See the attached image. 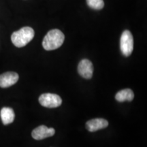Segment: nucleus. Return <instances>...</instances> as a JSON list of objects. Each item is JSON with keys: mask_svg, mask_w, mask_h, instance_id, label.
<instances>
[{"mask_svg": "<svg viewBox=\"0 0 147 147\" xmlns=\"http://www.w3.org/2000/svg\"><path fill=\"white\" fill-rule=\"evenodd\" d=\"M64 40V34L59 29H52L44 38L42 46L46 51H53L57 49L63 45Z\"/></svg>", "mask_w": 147, "mask_h": 147, "instance_id": "obj_1", "label": "nucleus"}, {"mask_svg": "<svg viewBox=\"0 0 147 147\" xmlns=\"http://www.w3.org/2000/svg\"><path fill=\"white\" fill-rule=\"evenodd\" d=\"M34 30L30 27H24L18 31L14 32L11 36V40L13 45L18 48L26 46L34 38Z\"/></svg>", "mask_w": 147, "mask_h": 147, "instance_id": "obj_2", "label": "nucleus"}, {"mask_svg": "<svg viewBox=\"0 0 147 147\" xmlns=\"http://www.w3.org/2000/svg\"><path fill=\"white\" fill-rule=\"evenodd\" d=\"M120 48L122 54L129 57L134 50V38L131 33L128 30L123 32L120 40Z\"/></svg>", "mask_w": 147, "mask_h": 147, "instance_id": "obj_3", "label": "nucleus"}, {"mask_svg": "<svg viewBox=\"0 0 147 147\" xmlns=\"http://www.w3.org/2000/svg\"><path fill=\"white\" fill-rule=\"evenodd\" d=\"M39 102L46 108H57L61 105L62 100L60 96L54 93H44L39 97Z\"/></svg>", "mask_w": 147, "mask_h": 147, "instance_id": "obj_4", "label": "nucleus"}, {"mask_svg": "<svg viewBox=\"0 0 147 147\" xmlns=\"http://www.w3.org/2000/svg\"><path fill=\"white\" fill-rule=\"evenodd\" d=\"M55 130L53 128H49L45 125H40L33 130L32 136L36 140H41L47 138L54 136Z\"/></svg>", "mask_w": 147, "mask_h": 147, "instance_id": "obj_5", "label": "nucleus"}, {"mask_svg": "<svg viewBox=\"0 0 147 147\" xmlns=\"http://www.w3.org/2000/svg\"><path fill=\"white\" fill-rule=\"evenodd\" d=\"M19 78L18 74L14 71H8L0 75V87L8 88L16 84Z\"/></svg>", "mask_w": 147, "mask_h": 147, "instance_id": "obj_6", "label": "nucleus"}, {"mask_svg": "<svg viewBox=\"0 0 147 147\" xmlns=\"http://www.w3.org/2000/svg\"><path fill=\"white\" fill-rule=\"evenodd\" d=\"M78 71L82 78L90 79L93 76V65L91 61L88 59H82L78 64Z\"/></svg>", "mask_w": 147, "mask_h": 147, "instance_id": "obj_7", "label": "nucleus"}, {"mask_svg": "<svg viewBox=\"0 0 147 147\" xmlns=\"http://www.w3.org/2000/svg\"><path fill=\"white\" fill-rule=\"evenodd\" d=\"M108 122L107 120L104 119H94L87 121L86 123V128L90 132H94L97 130L102 129L107 127Z\"/></svg>", "mask_w": 147, "mask_h": 147, "instance_id": "obj_8", "label": "nucleus"}, {"mask_svg": "<svg viewBox=\"0 0 147 147\" xmlns=\"http://www.w3.org/2000/svg\"><path fill=\"white\" fill-rule=\"evenodd\" d=\"M0 116L3 124L5 125L12 123L15 118V114L13 109L9 107L3 108L0 112Z\"/></svg>", "mask_w": 147, "mask_h": 147, "instance_id": "obj_9", "label": "nucleus"}, {"mask_svg": "<svg viewBox=\"0 0 147 147\" xmlns=\"http://www.w3.org/2000/svg\"><path fill=\"white\" fill-rule=\"evenodd\" d=\"M134 93L130 89H123L119 91L115 95V99L119 102H123L125 101L131 102L134 100Z\"/></svg>", "mask_w": 147, "mask_h": 147, "instance_id": "obj_10", "label": "nucleus"}, {"mask_svg": "<svg viewBox=\"0 0 147 147\" xmlns=\"http://www.w3.org/2000/svg\"><path fill=\"white\" fill-rule=\"evenodd\" d=\"M87 3L89 8L94 10H102L104 6L103 0H87Z\"/></svg>", "mask_w": 147, "mask_h": 147, "instance_id": "obj_11", "label": "nucleus"}]
</instances>
